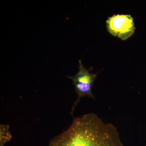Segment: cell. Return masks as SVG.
Returning a JSON list of instances; mask_svg holds the SVG:
<instances>
[{
    "label": "cell",
    "mask_w": 146,
    "mask_h": 146,
    "mask_svg": "<svg viewBox=\"0 0 146 146\" xmlns=\"http://www.w3.org/2000/svg\"><path fill=\"white\" fill-rule=\"evenodd\" d=\"M48 146H123L113 124L90 113L74 118L70 127L55 136Z\"/></svg>",
    "instance_id": "1"
},
{
    "label": "cell",
    "mask_w": 146,
    "mask_h": 146,
    "mask_svg": "<svg viewBox=\"0 0 146 146\" xmlns=\"http://www.w3.org/2000/svg\"><path fill=\"white\" fill-rule=\"evenodd\" d=\"M79 63L78 72L75 75L68 76V78L72 81L73 85L74 86L76 93L78 95L77 99L72 108L71 112L72 115L82 98L88 97L94 99H95L92 94V88L98 74L91 73L89 69H86L84 67L81 60H79Z\"/></svg>",
    "instance_id": "2"
},
{
    "label": "cell",
    "mask_w": 146,
    "mask_h": 146,
    "mask_svg": "<svg viewBox=\"0 0 146 146\" xmlns=\"http://www.w3.org/2000/svg\"><path fill=\"white\" fill-rule=\"evenodd\" d=\"M106 23L108 32L123 40L131 36L136 29L133 18L128 14H114L108 18Z\"/></svg>",
    "instance_id": "3"
},
{
    "label": "cell",
    "mask_w": 146,
    "mask_h": 146,
    "mask_svg": "<svg viewBox=\"0 0 146 146\" xmlns=\"http://www.w3.org/2000/svg\"><path fill=\"white\" fill-rule=\"evenodd\" d=\"M12 138V135L9 131V125H0V146H5Z\"/></svg>",
    "instance_id": "4"
}]
</instances>
